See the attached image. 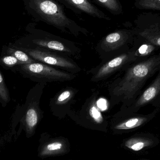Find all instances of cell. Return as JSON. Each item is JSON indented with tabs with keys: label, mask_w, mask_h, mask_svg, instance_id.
<instances>
[{
	"label": "cell",
	"mask_w": 160,
	"mask_h": 160,
	"mask_svg": "<svg viewBox=\"0 0 160 160\" xmlns=\"http://www.w3.org/2000/svg\"><path fill=\"white\" fill-rule=\"evenodd\" d=\"M160 68V52L123 69L108 86L111 107L121 103L119 110H122L131 106L142 92L147 82Z\"/></svg>",
	"instance_id": "1"
},
{
	"label": "cell",
	"mask_w": 160,
	"mask_h": 160,
	"mask_svg": "<svg viewBox=\"0 0 160 160\" xmlns=\"http://www.w3.org/2000/svg\"><path fill=\"white\" fill-rule=\"evenodd\" d=\"M26 13L35 22H42L62 32L78 37L88 35L86 28L68 17L64 6L56 0H21Z\"/></svg>",
	"instance_id": "2"
},
{
	"label": "cell",
	"mask_w": 160,
	"mask_h": 160,
	"mask_svg": "<svg viewBox=\"0 0 160 160\" xmlns=\"http://www.w3.org/2000/svg\"><path fill=\"white\" fill-rule=\"evenodd\" d=\"M37 23L30 22L25 30L28 33L12 43L18 47L39 48L58 52L70 58H79L81 50L74 42L41 29L36 28Z\"/></svg>",
	"instance_id": "3"
},
{
	"label": "cell",
	"mask_w": 160,
	"mask_h": 160,
	"mask_svg": "<svg viewBox=\"0 0 160 160\" xmlns=\"http://www.w3.org/2000/svg\"><path fill=\"white\" fill-rule=\"evenodd\" d=\"M136 36L134 29L116 30L101 38L96 51L102 62L127 52L132 48Z\"/></svg>",
	"instance_id": "4"
},
{
	"label": "cell",
	"mask_w": 160,
	"mask_h": 160,
	"mask_svg": "<svg viewBox=\"0 0 160 160\" xmlns=\"http://www.w3.org/2000/svg\"><path fill=\"white\" fill-rule=\"evenodd\" d=\"M11 70L14 72H18L23 78L42 83L70 81L77 77L76 74L39 62L18 65Z\"/></svg>",
	"instance_id": "5"
},
{
	"label": "cell",
	"mask_w": 160,
	"mask_h": 160,
	"mask_svg": "<svg viewBox=\"0 0 160 160\" xmlns=\"http://www.w3.org/2000/svg\"><path fill=\"white\" fill-rule=\"evenodd\" d=\"M10 45L23 51L36 62L42 63L73 74H77L81 70L79 65L72 59L58 52L39 48H30L18 47L12 43H10Z\"/></svg>",
	"instance_id": "6"
},
{
	"label": "cell",
	"mask_w": 160,
	"mask_h": 160,
	"mask_svg": "<svg viewBox=\"0 0 160 160\" xmlns=\"http://www.w3.org/2000/svg\"><path fill=\"white\" fill-rule=\"evenodd\" d=\"M134 49L132 48L127 52L114 58L103 61L88 73L92 75L91 82H99L107 79L117 72L122 71L130 65L138 62Z\"/></svg>",
	"instance_id": "7"
},
{
	"label": "cell",
	"mask_w": 160,
	"mask_h": 160,
	"mask_svg": "<svg viewBox=\"0 0 160 160\" xmlns=\"http://www.w3.org/2000/svg\"><path fill=\"white\" fill-rule=\"evenodd\" d=\"M133 22L136 35L160 48V14L143 12L138 15Z\"/></svg>",
	"instance_id": "8"
},
{
	"label": "cell",
	"mask_w": 160,
	"mask_h": 160,
	"mask_svg": "<svg viewBox=\"0 0 160 160\" xmlns=\"http://www.w3.org/2000/svg\"><path fill=\"white\" fill-rule=\"evenodd\" d=\"M155 80L142 91L135 102L128 108L119 110L116 115L137 113L142 108L151 105L160 110V68Z\"/></svg>",
	"instance_id": "9"
},
{
	"label": "cell",
	"mask_w": 160,
	"mask_h": 160,
	"mask_svg": "<svg viewBox=\"0 0 160 160\" xmlns=\"http://www.w3.org/2000/svg\"><path fill=\"white\" fill-rule=\"evenodd\" d=\"M160 111V109H155L152 112L146 115L137 112L114 115L112 120L113 128L116 131H126L140 128L153 119Z\"/></svg>",
	"instance_id": "10"
},
{
	"label": "cell",
	"mask_w": 160,
	"mask_h": 160,
	"mask_svg": "<svg viewBox=\"0 0 160 160\" xmlns=\"http://www.w3.org/2000/svg\"><path fill=\"white\" fill-rule=\"evenodd\" d=\"M76 15H88L94 18L111 20V18L98 8L90 0H56Z\"/></svg>",
	"instance_id": "11"
},
{
	"label": "cell",
	"mask_w": 160,
	"mask_h": 160,
	"mask_svg": "<svg viewBox=\"0 0 160 160\" xmlns=\"http://www.w3.org/2000/svg\"><path fill=\"white\" fill-rule=\"evenodd\" d=\"M132 48L134 49L136 57L139 61L153 56L160 50L159 47L136 35Z\"/></svg>",
	"instance_id": "12"
},
{
	"label": "cell",
	"mask_w": 160,
	"mask_h": 160,
	"mask_svg": "<svg viewBox=\"0 0 160 160\" xmlns=\"http://www.w3.org/2000/svg\"><path fill=\"white\" fill-rule=\"evenodd\" d=\"M72 88H66L58 93L50 102V107L53 112H59L64 110V107L71 104L76 92Z\"/></svg>",
	"instance_id": "13"
},
{
	"label": "cell",
	"mask_w": 160,
	"mask_h": 160,
	"mask_svg": "<svg viewBox=\"0 0 160 160\" xmlns=\"http://www.w3.org/2000/svg\"><path fill=\"white\" fill-rule=\"evenodd\" d=\"M39 102L30 101L25 111V122L29 130H33L38 123L40 116Z\"/></svg>",
	"instance_id": "14"
},
{
	"label": "cell",
	"mask_w": 160,
	"mask_h": 160,
	"mask_svg": "<svg viewBox=\"0 0 160 160\" xmlns=\"http://www.w3.org/2000/svg\"><path fill=\"white\" fill-rule=\"evenodd\" d=\"M96 3L104 8L116 16L123 14V6L119 0H93Z\"/></svg>",
	"instance_id": "15"
},
{
	"label": "cell",
	"mask_w": 160,
	"mask_h": 160,
	"mask_svg": "<svg viewBox=\"0 0 160 160\" xmlns=\"http://www.w3.org/2000/svg\"><path fill=\"white\" fill-rule=\"evenodd\" d=\"M5 52L6 54L12 55L17 58L20 64H27L36 62L26 52L12 47L10 44L8 47H5Z\"/></svg>",
	"instance_id": "16"
},
{
	"label": "cell",
	"mask_w": 160,
	"mask_h": 160,
	"mask_svg": "<svg viewBox=\"0 0 160 160\" xmlns=\"http://www.w3.org/2000/svg\"><path fill=\"white\" fill-rule=\"evenodd\" d=\"M98 93H96L92 97L89 104L88 113L94 122L98 124H102L104 123V119L100 110L97 106L96 99Z\"/></svg>",
	"instance_id": "17"
},
{
	"label": "cell",
	"mask_w": 160,
	"mask_h": 160,
	"mask_svg": "<svg viewBox=\"0 0 160 160\" xmlns=\"http://www.w3.org/2000/svg\"><path fill=\"white\" fill-rule=\"evenodd\" d=\"M151 142L147 139L141 138H133L129 139L125 143V146L131 150L139 151L149 146Z\"/></svg>",
	"instance_id": "18"
},
{
	"label": "cell",
	"mask_w": 160,
	"mask_h": 160,
	"mask_svg": "<svg viewBox=\"0 0 160 160\" xmlns=\"http://www.w3.org/2000/svg\"><path fill=\"white\" fill-rule=\"evenodd\" d=\"M134 6L142 10L160 11V0H134Z\"/></svg>",
	"instance_id": "19"
},
{
	"label": "cell",
	"mask_w": 160,
	"mask_h": 160,
	"mask_svg": "<svg viewBox=\"0 0 160 160\" xmlns=\"http://www.w3.org/2000/svg\"><path fill=\"white\" fill-rule=\"evenodd\" d=\"M64 148V145L62 142L56 141L49 143L43 148L40 155L43 157L57 154L63 150Z\"/></svg>",
	"instance_id": "20"
},
{
	"label": "cell",
	"mask_w": 160,
	"mask_h": 160,
	"mask_svg": "<svg viewBox=\"0 0 160 160\" xmlns=\"http://www.w3.org/2000/svg\"><path fill=\"white\" fill-rule=\"evenodd\" d=\"M0 99L3 107H5L10 101L9 91L5 83L4 79L0 71Z\"/></svg>",
	"instance_id": "21"
},
{
	"label": "cell",
	"mask_w": 160,
	"mask_h": 160,
	"mask_svg": "<svg viewBox=\"0 0 160 160\" xmlns=\"http://www.w3.org/2000/svg\"><path fill=\"white\" fill-rule=\"evenodd\" d=\"M0 63L4 68L10 69L20 65L19 62L17 58L12 55L6 53L1 57Z\"/></svg>",
	"instance_id": "22"
}]
</instances>
